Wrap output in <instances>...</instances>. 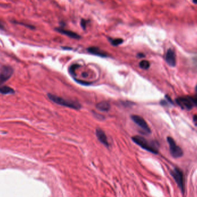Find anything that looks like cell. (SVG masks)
Segmentation results:
<instances>
[{
    "mask_svg": "<svg viewBox=\"0 0 197 197\" xmlns=\"http://www.w3.org/2000/svg\"><path fill=\"white\" fill-rule=\"evenodd\" d=\"M132 120L139 127H140L143 131L146 132L148 133H150V129L148 125L146 122V121L143 119V117L138 116L137 115H133L131 117Z\"/></svg>",
    "mask_w": 197,
    "mask_h": 197,
    "instance_id": "52a82bcc",
    "label": "cell"
},
{
    "mask_svg": "<svg viewBox=\"0 0 197 197\" xmlns=\"http://www.w3.org/2000/svg\"><path fill=\"white\" fill-rule=\"evenodd\" d=\"M78 67H79L78 65H73L71 66V69H70L69 71H70L71 73L73 74L74 72V71H76V69L78 68Z\"/></svg>",
    "mask_w": 197,
    "mask_h": 197,
    "instance_id": "e0dca14e",
    "label": "cell"
},
{
    "mask_svg": "<svg viewBox=\"0 0 197 197\" xmlns=\"http://www.w3.org/2000/svg\"><path fill=\"white\" fill-rule=\"evenodd\" d=\"M57 31L61 32V34H63L67 35L69 37H71L73 39H80V36L78 35L77 34H76L73 31H71L64 30L62 28H58Z\"/></svg>",
    "mask_w": 197,
    "mask_h": 197,
    "instance_id": "8fae6325",
    "label": "cell"
},
{
    "mask_svg": "<svg viewBox=\"0 0 197 197\" xmlns=\"http://www.w3.org/2000/svg\"><path fill=\"white\" fill-rule=\"evenodd\" d=\"M132 140L135 143H137L138 145L143 148V149L146 150L154 154L158 153L159 151L157 147L153 142L149 141L143 137L138 136L132 137Z\"/></svg>",
    "mask_w": 197,
    "mask_h": 197,
    "instance_id": "6da1fadb",
    "label": "cell"
},
{
    "mask_svg": "<svg viewBox=\"0 0 197 197\" xmlns=\"http://www.w3.org/2000/svg\"><path fill=\"white\" fill-rule=\"evenodd\" d=\"M166 61L168 65L172 67L176 66V55L173 50L169 48L168 50L166 55Z\"/></svg>",
    "mask_w": 197,
    "mask_h": 197,
    "instance_id": "ba28073f",
    "label": "cell"
},
{
    "mask_svg": "<svg viewBox=\"0 0 197 197\" xmlns=\"http://www.w3.org/2000/svg\"><path fill=\"white\" fill-rule=\"evenodd\" d=\"M170 173L173 177L176 183H177L180 190L182 192H185V178H184L183 172L179 168L175 167L173 170H172L170 172Z\"/></svg>",
    "mask_w": 197,
    "mask_h": 197,
    "instance_id": "3957f363",
    "label": "cell"
},
{
    "mask_svg": "<svg viewBox=\"0 0 197 197\" xmlns=\"http://www.w3.org/2000/svg\"><path fill=\"white\" fill-rule=\"evenodd\" d=\"M176 103L181 107L187 110H190L194 106V104L192 102L191 97H180L176 99Z\"/></svg>",
    "mask_w": 197,
    "mask_h": 197,
    "instance_id": "8992f818",
    "label": "cell"
},
{
    "mask_svg": "<svg viewBox=\"0 0 197 197\" xmlns=\"http://www.w3.org/2000/svg\"><path fill=\"white\" fill-rule=\"evenodd\" d=\"M0 93L2 94H14L15 91L12 88L7 87V86H2L0 87Z\"/></svg>",
    "mask_w": 197,
    "mask_h": 197,
    "instance_id": "4fadbf2b",
    "label": "cell"
},
{
    "mask_svg": "<svg viewBox=\"0 0 197 197\" xmlns=\"http://www.w3.org/2000/svg\"><path fill=\"white\" fill-rule=\"evenodd\" d=\"M13 23H15V24H20V25H24L25 27H27V28H29L30 29H34L35 27L31 25H30V24H25L23 23H20V22H18V21H12Z\"/></svg>",
    "mask_w": 197,
    "mask_h": 197,
    "instance_id": "2e32d148",
    "label": "cell"
},
{
    "mask_svg": "<svg viewBox=\"0 0 197 197\" xmlns=\"http://www.w3.org/2000/svg\"><path fill=\"white\" fill-rule=\"evenodd\" d=\"M168 143L169 146V150L172 156L174 158H179L183 155V152L180 147L178 146L173 138L170 137L167 138Z\"/></svg>",
    "mask_w": 197,
    "mask_h": 197,
    "instance_id": "277c9868",
    "label": "cell"
},
{
    "mask_svg": "<svg viewBox=\"0 0 197 197\" xmlns=\"http://www.w3.org/2000/svg\"><path fill=\"white\" fill-rule=\"evenodd\" d=\"M195 4H197V0H192Z\"/></svg>",
    "mask_w": 197,
    "mask_h": 197,
    "instance_id": "44dd1931",
    "label": "cell"
},
{
    "mask_svg": "<svg viewBox=\"0 0 197 197\" xmlns=\"http://www.w3.org/2000/svg\"><path fill=\"white\" fill-rule=\"evenodd\" d=\"M140 67L143 69H145L146 70L148 69H149L150 67V63L148 61L146 60H143L140 62Z\"/></svg>",
    "mask_w": 197,
    "mask_h": 197,
    "instance_id": "5bb4252c",
    "label": "cell"
},
{
    "mask_svg": "<svg viewBox=\"0 0 197 197\" xmlns=\"http://www.w3.org/2000/svg\"><path fill=\"white\" fill-rule=\"evenodd\" d=\"M96 107L100 111H108L110 109V104L108 102L104 101L99 103L97 104Z\"/></svg>",
    "mask_w": 197,
    "mask_h": 197,
    "instance_id": "7c38bea8",
    "label": "cell"
},
{
    "mask_svg": "<svg viewBox=\"0 0 197 197\" xmlns=\"http://www.w3.org/2000/svg\"><path fill=\"white\" fill-rule=\"evenodd\" d=\"M96 137L99 140V141L103 145H104L108 147L109 145L108 143L107 137L105 133L101 129H97L96 130Z\"/></svg>",
    "mask_w": 197,
    "mask_h": 197,
    "instance_id": "9c48e42d",
    "label": "cell"
},
{
    "mask_svg": "<svg viewBox=\"0 0 197 197\" xmlns=\"http://www.w3.org/2000/svg\"><path fill=\"white\" fill-rule=\"evenodd\" d=\"M13 70L11 67L4 66L0 69V85L6 82L11 77Z\"/></svg>",
    "mask_w": 197,
    "mask_h": 197,
    "instance_id": "5b68a950",
    "label": "cell"
},
{
    "mask_svg": "<svg viewBox=\"0 0 197 197\" xmlns=\"http://www.w3.org/2000/svg\"><path fill=\"white\" fill-rule=\"evenodd\" d=\"M88 51L90 54H94L95 55H97L102 57H107V54L100 50L99 48H96V47H91V48H88Z\"/></svg>",
    "mask_w": 197,
    "mask_h": 197,
    "instance_id": "30bf717a",
    "label": "cell"
},
{
    "mask_svg": "<svg viewBox=\"0 0 197 197\" xmlns=\"http://www.w3.org/2000/svg\"><path fill=\"white\" fill-rule=\"evenodd\" d=\"M48 96L50 99V100L61 106L73 108L75 110H78L81 108L80 104L78 102L68 100V99H65L63 97H61L58 96L54 95L51 94H48Z\"/></svg>",
    "mask_w": 197,
    "mask_h": 197,
    "instance_id": "7a4b0ae2",
    "label": "cell"
},
{
    "mask_svg": "<svg viewBox=\"0 0 197 197\" xmlns=\"http://www.w3.org/2000/svg\"><path fill=\"white\" fill-rule=\"evenodd\" d=\"M196 90H197V87H196Z\"/></svg>",
    "mask_w": 197,
    "mask_h": 197,
    "instance_id": "7402d4cb",
    "label": "cell"
},
{
    "mask_svg": "<svg viewBox=\"0 0 197 197\" xmlns=\"http://www.w3.org/2000/svg\"><path fill=\"white\" fill-rule=\"evenodd\" d=\"M4 27L3 24L0 22V30H4Z\"/></svg>",
    "mask_w": 197,
    "mask_h": 197,
    "instance_id": "ffe728a7",
    "label": "cell"
},
{
    "mask_svg": "<svg viewBox=\"0 0 197 197\" xmlns=\"http://www.w3.org/2000/svg\"><path fill=\"white\" fill-rule=\"evenodd\" d=\"M87 24V21L85 20H81V26H82L84 28H85Z\"/></svg>",
    "mask_w": 197,
    "mask_h": 197,
    "instance_id": "d6986e66",
    "label": "cell"
},
{
    "mask_svg": "<svg viewBox=\"0 0 197 197\" xmlns=\"http://www.w3.org/2000/svg\"><path fill=\"white\" fill-rule=\"evenodd\" d=\"M191 100H192V102L194 104V106L197 107V95L195 96H192V97H191Z\"/></svg>",
    "mask_w": 197,
    "mask_h": 197,
    "instance_id": "ac0fdd59",
    "label": "cell"
},
{
    "mask_svg": "<svg viewBox=\"0 0 197 197\" xmlns=\"http://www.w3.org/2000/svg\"><path fill=\"white\" fill-rule=\"evenodd\" d=\"M111 42L113 46H118L123 42V40L122 39H120V38L115 39H112L111 41Z\"/></svg>",
    "mask_w": 197,
    "mask_h": 197,
    "instance_id": "9a60e30c",
    "label": "cell"
}]
</instances>
